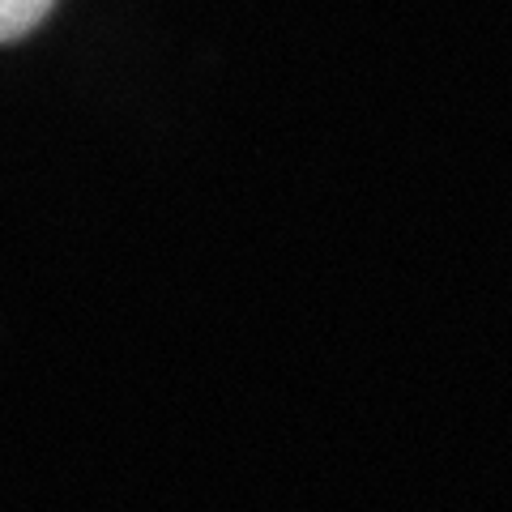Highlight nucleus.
I'll return each mask as SVG.
<instances>
[{"label": "nucleus", "instance_id": "f257e3e1", "mask_svg": "<svg viewBox=\"0 0 512 512\" xmlns=\"http://www.w3.org/2000/svg\"><path fill=\"white\" fill-rule=\"evenodd\" d=\"M56 0H0V43H13L30 35Z\"/></svg>", "mask_w": 512, "mask_h": 512}]
</instances>
